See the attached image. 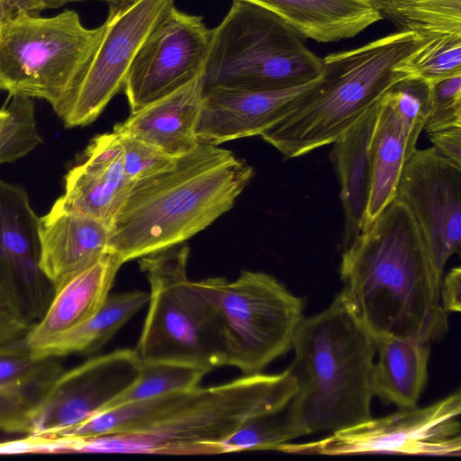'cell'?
<instances>
[{
    "mask_svg": "<svg viewBox=\"0 0 461 461\" xmlns=\"http://www.w3.org/2000/svg\"><path fill=\"white\" fill-rule=\"evenodd\" d=\"M174 3L175 0H118L109 4L100 46L61 119L67 127L93 122L123 89L138 50Z\"/></svg>",
    "mask_w": 461,
    "mask_h": 461,
    "instance_id": "cell-12",
    "label": "cell"
},
{
    "mask_svg": "<svg viewBox=\"0 0 461 461\" xmlns=\"http://www.w3.org/2000/svg\"><path fill=\"white\" fill-rule=\"evenodd\" d=\"M54 384H5L0 387V431L30 435L36 410Z\"/></svg>",
    "mask_w": 461,
    "mask_h": 461,
    "instance_id": "cell-33",
    "label": "cell"
},
{
    "mask_svg": "<svg viewBox=\"0 0 461 461\" xmlns=\"http://www.w3.org/2000/svg\"><path fill=\"white\" fill-rule=\"evenodd\" d=\"M384 94L378 101L376 120L369 143L371 185L366 224L394 200L407 160L402 123Z\"/></svg>",
    "mask_w": 461,
    "mask_h": 461,
    "instance_id": "cell-24",
    "label": "cell"
},
{
    "mask_svg": "<svg viewBox=\"0 0 461 461\" xmlns=\"http://www.w3.org/2000/svg\"><path fill=\"white\" fill-rule=\"evenodd\" d=\"M429 137L442 156L461 166V126L438 130Z\"/></svg>",
    "mask_w": 461,
    "mask_h": 461,
    "instance_id": "cell-38",
    "label": "cell"
},
{
    "mask_svg": "<svg viewBox=\"0 0 461 461\" xmlns=\"http://www.w3.org/2000/svg\"><path fill=\"white\" fill-rule=\"evenodd\" d=\"M306 38L275 14L233 0L212 29L202 72L203 93L215 87L277 90L307 84L322 71V59Z\"/></svg>",
    "mask_w": 461,
    "mask_h": 461,
    "instance_id": "cell-7",
    "label": "cell"
},
{
    "mask_svg": "<svg viewBox=\"0 0 461 461\" xmlns=\"http://www.w3.org/2000/svg\"><path fill=\"white\" fill-rule=\"evenodd\" d=\"M383 17L421 39L461 33V0H375Z\"/></svg>",
    "mask_w": 461,
    "mask_h": 461,
    "instance_id": "cell-26",
    "label": "cell"
},
{
    "mask_svg": "<svg viewBox=\"0 0 461 461\" xmlns=\"http://www.w3.org/2000/svg\"><path fill=\"white\" fill-rule=\"evenodd\" d=\"M117 134L122 147L124 170L133 182L161 170L177 158L169 156L158 148L130 135Z\"/></svg>",
    "mask_w": 461,
    "mask_h": 461,
    "instance_id": "cell-35",
    "label": "cell"
},
{
    "mask_svg": "<svg viewBox=\"0 0 461 461\" xmlns=\"http://www.w3.org/2000/svg\"><path fill=\"white\" fill-rule=\"evenodd\" d=\"M253 175L230 150L200 142L133 183L111 225L110 252L123 264L187 240L228 212Z\"/></svg>",
    "mask_w": 461,
    "mask_h": 461,
    "instance_id": "cell-2",
    "label": "cell"
},
{
    "mask_svg": "<svg viewBox=\"0 0 461 461\" xmlns=\"http://www.w3.org/2000/svg\"><path fill=\"white\" fill-rule=\"evenodd\" d=\"M122 265L114 254L108 253L54 285L45 313L25 338L32 354L92 318L110 294Z\"/></svg>",
    "mask_w": 461,
    "mask_h": 461,
    "instance_id": "cell-18",
    "label": "cell"
},
{
    "mask_svg": "<svg viewBox=\"0 0 461 461\" xmlns=\"http://www.w3.org/2000/svg\"><path fill=\"white\" fill-rule=\"evenodd\" d=\"M209 372L207 368L185 364L142 363L135 381L100 411L170 393L193 390Z\"/></svg>",
    "mask_w": 461,
    "mask_h": 461,
    "instance_id": "cell-27",
    "label": "cell"
},
{
    "mask_svg": "<svg viewBox=\"0 0 461 461\" xmlns=\"http://www.w3.org/2000/svg\"><path fill=\"white\" fill-rule=\"evenodd\" d=\"M317 79L285 89L215 87L204 92L196 126L199 141L218 146L260 135L291 113Z\"/></svg>",
    "mask_w": 461,
    "mask_h": 461,
    "instance_id": "cell-16",
    "label": "cell"
},
{
    "mask_svg": "<svg viewBox=\"0 0 461 461\" xmlns=\"http://www.w3.org/2000/svg\"><path fill=\"white\" fill-rule=\"evenodd\" d=\"M298 389L288 369L175 392L165 408L136 429L76 438L74 452L158 455L223 454L221 443L246 420L287 407Z\"/></svg>",
    "mask_w": 461,
    "mask_h": 461,
    "instance_id": "cell-4",
    "label": "cell"
},
{
    "mask_svg": "<svg viewBox=\"0 0 461 461\" xmlns=\"http://www.w3.org/2000/svg\"><path fill=\"white\" fill-rule=\"evenodd\" d=\"M305 436L286 408L246 420L221 443L222 453L244 450H278L290 440Z\"/></svg>",
    "mask_w": 461,
    "mask_h": 461,
    "instance_id": "cell-29",
    "label": "cell"
},
{
    "mask_svg": "<svg viewBox=\"0 0 461 461\" xmlns=\"http://www.w3.org/2000/svg\"><path fill=\"white\" fill-rule=\"evenodd\" d=\"M135 349H118L65 371L33 416L30 435L55 438L100 411L140 374Z\"/></svg>",
    "mask_w": 461,
    "mask_h": 461,
    "instance_id": "cell-15",
    "label": "cell"
},
{
    "mask_svg": "<svg viewBox=\"0 0 461 461\" xmlns=\"http://www.w3.org/2000/svg\"><path fill=\"white\" fill-rule=\"evenodd\" d=\"M292 348L287 369L298 389L286 410L305 435L372 418L375 344L338 295L328 308L303 320Z\"/></svg>",
    "mask_w": 461,
    "mask_h": 461,
    "instance_id": "cell-3",
    "label": "cell"
},
{
    "mask_svg": "<svg viewBox=\"0 0 461 461\" xmlns=\"http://www.w3.org/2000/svg\"><path fill=\"white\" fill-rule=\"evenodd\" d=\"M219 315L225 339V366L245 375L261 373L292 348L304 319V299L273 276L243 270L237 279L194 282Z\"/></svg>",
    "mask_w": 461,
    "mask_h": 461,
    "instance_id": "cell-9",
    "label": "cell"
},
{
    "mask_svg": "<svg viewBox=\"0 0 461 461\" xmlns=\"http://www.w3.org/2000/svg\"><path fill=\"white\" fill-rule=\"evenodd\" d=\"M88 0H0V20L23 12L31 14H40L42 11L55 9L74 2ZM108 4L118 0H98Z\"/></svg>",
    "mask_w": 461,
    "mask_h": 461,
    "instance_id": "cell-37",
    "label": "cell"
},
{
    "mask_svg": "<svg viewBox=\"0 0 461 461\" xmlns=\"http://www.w3.org/2000/svg\"><path fill=\"white\" fill-rule=\"evenodd\" d=\"M189 249L177 245L140 258L149 310L134 348L142 363L169 362L212 371L225 366L221 319L186 274Z\"/></svg>",
    "mask_w": 461,
    "mask_h": 461,
    "instance_id": "cell-8",
    "label": "cell"
},
{
    "mask_svg": "<svg viewBox=\"0 0 461 461\" xmlns=\"http://www.w3.org/2000/svg\"><path fill=\"white\" fill-rule=\"evenodd\" d=\"M281 18L306 39L334 42L353 38L382 20L369 0H243Z\"/></svg>",
    "mask_w": 461,
    "mask_h": 461,
    "instance_id": "cell-22",
    "label": "cell"
},
{
    "mask_svg": "<svg viewBox=\"0 0 461 461\" xmlns=\"http://www.w3.org/2000/svg\"><path fill=\"white\" fill-rule=\"evenodd\" d=\"M149 294L131 291L109 294L101 309L80 326L60 335L41 350L35 359L57 357L99 349L148 302Z\"/></svg>",
    "mask_w": 461,
    "mask_h": 461,
    "instance_id": "cell-25",
    "label": "cell"
},
{
    "mask_svg": "<svg viewBox=\"0 0 461 461\" xmlns=\"http://www.w3.org/2000/svg\"><path fill=\"white\" fill-rule=\"evenodd\" d=\"M110 227L56 203L39 218L40 267L56 285L110 252Z\"/></svg>",
    "mask_w": 461,
    "mask_h": 461,
    "instance_id": "cell-19",
    "label": "cell"
},
{
    "mask_svg": "<svg viewBox=\"0 0 461 461\" xmlns=\"http://www.w3.org/2000/svg\"><path fill=\"white\" fill-rule=\"evenodd\" d=\"M39 218L23 187L0 180V297L32 324L54 292L40 267Z\"/></svg>",
    "mask_w": 461,
    "mask_h": 461,
    "instance_id": "cell-14",
    "label": "cell"
},
{
    "mask_svg": "<svg viewBox=\"0 0 461 461\" xmlns=\"http://www.w3.org/2000/svg\"><path fill=\"white\" fill-rule=\"evenodd\" d=\"M338 297L372 339L432 343L448 330L436 268L409 209L392 201L342 251Z\"/></svg>",
    "mask_w": 461,
    "mask_h": 461,
    "instance_id": "cell-1",
    "label": "cell"
},
{
    "mask_svg": "<svg viewBox=\"0 0 461 461\" xmlns=\"http://www.w3.org/2000/svg\"><path fill=\"white\" fill-rule=\"evenodd\" d=\"M104 30V23L86 28L73 10L50 17L21 12L0 20V89L45 100L62 119Z\"/></svg>",
    "mask_w": 461,
    "mask_h": 461,
    "instance_id": "cell-6",
    "label": "cell"
},
{
    "mask_svg": "<svg viewBox=\"0 0 461 461\" xmlns=\"http://www.w3.org/2000/svg\"><path fill=\"white\" fill-rule=\"evenodd\" d=\"M384 95L402 123L408 159L416 149L418 138L429 113V84L411 76L394 84Z\"/></svg>",
    "mask_w": 461,
    "mask_h": 461,
    "instance_id": "cell-31",
    "label": "cell"
},
{
    "mask_svg": "<svg viewBox=\"0 0 461 461\" xmlns=\"http://www.w3.org/2000/svg\"><path fill=\"white\" fill-rule=\"evenodd\" d=\"M377 108L378 102L331 143L330 158L339 180L344 211L343 249L353 242L366 224L371 185L369 143Z\"/></svg>",
    "mask_w": 461,
    "mask_h": 461,
    "instance_id": "cell-21",
    "label": "cell"
},
{
    "mask_svg": "<svg viewBox=\"0 0 461 461\" xmlns=\"http://www.w3.org/2000/svg\"><path fill=\"white\" fill-rule=\"evenodd\" d=\"M55 357L35 359L25 339L0 348V384H55L66 371Z\"/></svg>",
    "mask_w": 461,
    "mask_h": 461,
    "instance_id": "cell-32",
    "label": "cell"
},
{
    "mask_svg": "<svg viewBox=\"0 0 461 461\" xmlns=\"http://www.w3.org/2000/svg\"><path fill=\"white\" fill-rule=\"evenodd\" d=\"M41 143L33 102L13 96V101L0 109V164L17 160Z\"/></svg>",
    "mask_w": 461,
    "mask_h": 461,
    "instance_id": "cell-30",
    "label": "cell"
},
{
    "mask_svg": "<svg viewBox=\"0 0 461 461\" xmlns=\"http://www.w3.org/2000/svg\"><path fill=\"white\" fill-rule=\"evenodd\" d=\"M203 97L201 74L170 95L131 113L113 131L134 137L169 156H182L200 143L196 126Z\"/></svg>",
    "mask_w": 461,
    "mask_h": 461,
    "instance_id": "cell-20",
    "label": "cell"
},
{
    "mask_svg": "<svg viewBox=\"0 0 461 461\" xmlns=\"http://www.w3.org/2000/svg\"><path fill=\"white\" fill-rule=\"evenodd\" d=\"M429 84L430 110L427 133L461 126V75Z\"/></svg>",
    "mask_w": 461,
    "mask_h": 461,
    "instance_id": "cell-34",
    "label": "cell"
},
{
    "mask_svg": "<svg viewBox=\"0 0 461 461\" xmlns=\"http://www.w3.org/2000/svg\"><path fill=\"white\" fill-rule=\"evenodd\" d=\"M411 212L438 271L459 252L461 240V166L434 147L415 149L406 160L395 198Z\"/></svg>",
    "mask_w": 461,
    "mask_h": 461,
    "instance_id": "cell-13",
    "label": "cell"
},
{
    "mask_svg": "<svg viewBox=\"0 0 461 461\" xmlns=\"http://www.w3.org/2000/svg\"><path fill=\"white\" fill-rule=\"evenodd\" d=\"M378 360L374 363V396L398 409L418 405L428 381L430 343L394 337L375 340Z\"/></svg>",
    "mask_w": 461,
    "mask_h": 461,
    "instance_id": "cell-23",
    "label": "cell"
},
{
    "mask_svg": "<svg viewBox=\"0 0 461 461\" xmlns=\"http://www.w3.org/2000/svg\"><path fill=\"white\" fill-rule=\"evenodd\" d=\"M375 4V0H371Z\"/></svg>",
    "mask_w": 461,
    "mask_h": 461,
    "instance_id": "cell-40",
    "label": "cell"
},
{
    "mask_svg": "<svg viewBox=\"0 0 461 461\" xmlns=\"http://www.w3.org/2000/svg\"><path fill=\"white\" fill-rule=\"evenodd\" d=\"M369 1H371V0H369Z\"/></svg>",
    "mask_w": 461,
    "mask_h": 461,
    "instance_id": "cell-41",
    "label": "cell"
},
{
    "mask_svg": "<svg viewBox=\"0 0 461 461\" xmlns=\"http://www.w3.org/2000/svg\"><path fill=\"white\" fill-rule=\"evenodd\" d=\"M32 326V323L0 297V348L24 339Z\"/></svg>",
    "mask_w": 461,
    "mask_h": 461,
    "instance_id": "cell-36",
    "label": "cell"
},
{
    "mask_svg": "<svg viewBox=\"0 0 461 461\" xmlns=\"http://www.w3.org/2000/svg\"><path fill=\"white\" fill-rule=\"evenodd\" d=\"M399 68L428 83L461 75V33L422 39Z\"/></svg>",
    "mask_w": 461,
    "mask_h": 461,
    "instance_id": "cell-28",
    "label": "cell"
},
{
    "mask_svg": "<svg viewBox=\"0 0 461 461\" xmlns=\"http://www.w3.org/2000/svg\"><path fill=\"white\" fill-rule=\"evenodd\" d=\"M413 32L388 34L322 59V71L295 108L259 136L285 158L333 143L394 84L399 68L421 41Z\"/></svg>",
    "mask_w": 461,
    "mask_h": 461,
    "instance_id": "cell-5",
    "label": "cell"
},
{
    "mask_svg": "<svg viewBox=\"0 0 461 461\" xmlns=\"http://www.w3.org/2000/svg\"><path fill=\"white\" fill-rule=\"evenodd\" d=\"M133 183L124 170L118 134H100L86 147L83 160L67 173L64 194L55 203L111 228Z\"/></svg>",
    "mask_w": 461,
    "mask_h": 461,
    "instance_id": "cell-17",
    "label": "cell"
},
{
    "mask_svg": "<svg viewBox=\"0 0 461 461\" xmlns=\"http://www.w3.org/2000/svg\"><path fill=\"white\" fill-rule=\"evenodd\" d=\"M440 303L447 312L461 311V268H452L441 280L439 289Z\"/></svg>",
    "mask_w": 461,
    "mask_h": 461,
    "instance_id": "cell-39",
    "label": "cell"
},
{
    "mask_svg": "<svg viewBox=\"0 0 461 461\" xmlns=\"http://www.w3.org/2000/svg\"><path fill=\"white\" fill-rule=\"evenodd\" d=\"M212 29L200 15L171 6L138 50L123 91L131 113L165 97L200 76Z\"/></svg>",
    "mask_w": 461,
    "mask_h": 461,
    "instance_id": "cell-11",
    "label": "cell"
},
{
    "mask_svg": "<svg viewBox=\"0 0 461 461\" xmlns=\"http://www.w3.org/2000/svg\"><path fill=\"white\" fill-rule=\"evenodd\" d=\"M461 393H454L426 407L398 409L332 432L319 440L285 443L277 451L290 454L343 456L401 454L460 456Z\"/></svg>",
    "mask_w": 461,
    "mask_h": 461,
    "instance_id": "cell-10",
    "label": "cell"
}]
</instances>
